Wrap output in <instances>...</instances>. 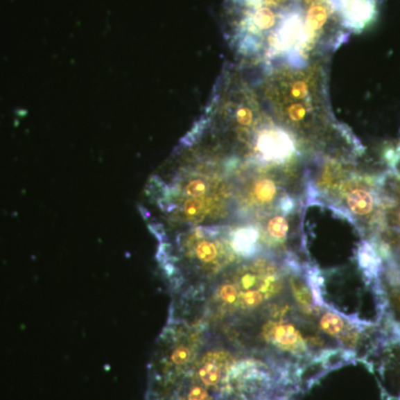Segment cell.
<instances>
[{"label":"cell","instance_id":"1","mask_svg":"<svg viewBox=\"0 0 400 400\" xmlns=\"http://www.w3.org/2000/svg\"><path fill=\"white\" fill-rule=\"evenodd\" d=\"M230 166L228 160L223 169L211 163L180 169L159 187L160 208L182 225L216 223L235 214L237 184L228 175Z\"/></svg>","mask_w":400,"mask_h":400},{"label":"cell","instance_id":"2","mask_svg":"<svg viewBox=\"0 0 400 400\" xmlns=\"http://www.w3.org/2000/svg\"><path fill=\"white\" fill-rule=\"evenodd\" d=\"M305 67L267 64L263 94L279 125L304 138H317L331 123L322 79Z\"/></svg>","mask_w":400,"mask_h":400},{"label":"cell","instance_id":"3","mask_svg":"<svg viewBox=\"0 0 400 400\" xmlns=\"http://www.w3.org/2000/svg\"><path fill=\"white\" fill-rule=\"evenodd\" d=\"M261 254L235 265L209 285L207 311L217 318L252 316L284 296L287 267Z\"/></svg>","mask_w":400,"mask_h":400},{"label":"cell","instance_id":"4","mask_svg":"<svg viewBox=\"0 0 400 400\" xmlns=\"http://www.w3.org/2000/svg\"><path fill=\"white\" fill-rule=\"evenodd\" d=\"M169 276L180 281L211 283L235 266L238 257L232 245V227L225 225L193 227L176 237L174 250H167Z\"/></svg>","mask_w":400,"mask_h":400},{"label":"cell","instance_id":"5","mask_svg":"<svg viewBox=\"0 0 400 400\" xmlns=\"http://www.w3.org/2000/svg\"><path fill=\"white\" fill-rule=\"evenodd\" d=\"M288 392L289 390H278V392L258 394L255 397L248 398V399L245 400H289Z\"/></svg>","mask_w":400,"mask_h":400},{"label":"cell","instance_id":"6","mask_svg":"<svg viewBox=\"0 0 400 400\" xmlns=\"http://www.w3.org/2000/svg\"><path fill=\"white\" fill-rule=\"evenodd\" d=\"M372 1H375L376 3H378V5L381 6V3H383V0H372Z\"/></svg>","mask_w":400,"mask_h":400}]
</instances>
